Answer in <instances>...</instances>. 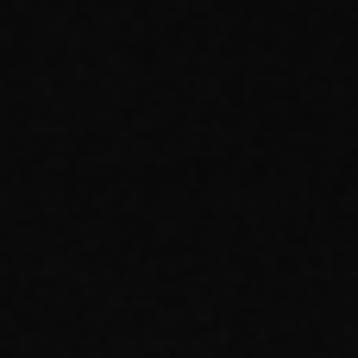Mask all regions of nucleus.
I'll return each mask as SVG.
<instances>
[]
</instances>
